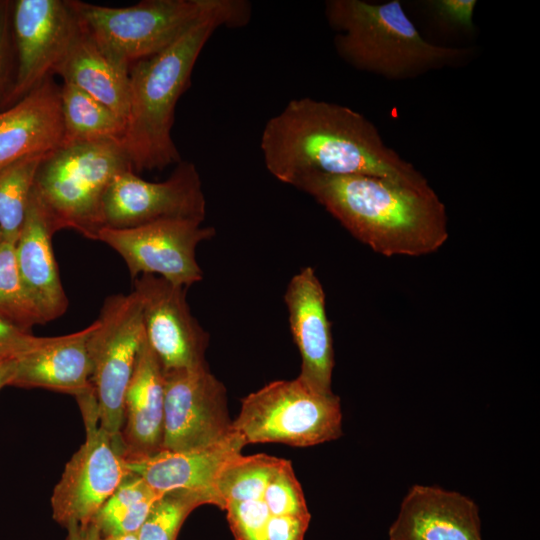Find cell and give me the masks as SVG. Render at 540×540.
Here are the masks:
<instances>
[{
    "label": "cell",
    "mask_w": 540,
    "mask_h": 540,
    "mask_svg": "<svg viewBox=\"0 0 540 540\" xmlns=\"http://www.w3.org/2000/svg\"><path fill=\"white\" fill-rule=\"evenodd\" d=\"M260 149L265 167L293 186L309 174L368 175L419 189L426 178L387 146L363 114L309 97L292 99L265 124Z\"/></svg>",
    "instance_id": "cell-1"
},
{
    "label": "cell",
    "mask_w": 540,
    "mask_h": 540,
    "mask_svg": "<svg viewBox=\"0 0 540 540\" xmlns=\"http://www.w3.org/2000/svg\"><path fill=\"white\" fill-rule=\"evenodd\" d=\"M293 186L313 197L354 238L386 257L431 254L449 237L445 205L432 187L317 173Z\"/></svg>",
    "instance_id": "cell-2"
},
{
    "label": "cell",
    "mask_w": 540,
    "mask_h": 540,
    "mask_svg": "<svg viewBox=\"0 0 540 540\" xmlns=\"http://www.w3.org/2000/svg\"><path fill=\"white\" fill-rule=\"evenodd\" d=\"M221 27L218 20L201 22L129 69V111L121 144L134 172L162 170L182 161L171 135L176 104L190 85L203 47Z\"/></svg>",
    "instance_id": "cell-3"
},
{
    "label": "cell",
    "mask_w": 540,
    "mask_h": 540,
    "mask_svg": "<svg viewBox=\"0 0 540 540\" xmlns=\"http://www.w3.org/2000/svg\"><path fill=\"white\" fill-rule=\"evenodd\" d=\"M324 13L336 32L334 47L339 57L357 70L391 80L455 65L471 54L470 49L425 40L398 0H329Z\"/></svg>",
    "instance_id": "cell-4"
},
{
    "label": "cell",
    "mask_w": 540,
    "mask_h": 540,
    "mask_svg": "<svg viewBox=\"0 0 540 540\" xmlns=\"http://www.w3.org/2000/svg\"><path fill=\"white\" fill-rule=\"evenodd\" d=\"M68 2L101 52L127 71L201 22L218 20L225 28H242L252 11L245 0H144L123 8Z\"/></svg>",
    "instance_id": "cell-5"
},
{
    "label": "cell",
    "mask_w": 540,
    "mask_h": 540,
    "mask_svg": "<svg viewBox=\"0 0 540 540\" xmlns=\"http://www.w3.org/2000/svg\"><path fill=\"white\" fill-rule=\"evenodd\" d=\"M126 170L133 168L119 140L66 143L48 153L38 168L33 192L52 231L72 229L97 240L105 227L106 193L115 176Z\"/></svg>",
    "instance_id": "cell-6"
},
{
    "label": "cell",
    "mask_w": 540,
    "mask_h": 540,
    "mask_svg": "<svg viewBox=\"0 0 540 540\" xmlns=\"http://www.w3.org/2000/svg\"><path fill=\"white\" fill-rule=\"evenodd\" d=\"M232 427L245 444L314 446L342 435L340 398L316 392L298 378L273 381L242 400Z\"/></svg>",
    "instance_id": "cell-7"
},
{
    "label": "cell",
    "mask_w": 540,
    "mask_h": 540,
    "mask_svg": "<svg viewBox=\"0 0 540 540\" xmlns=\"http://www.w3.org/2000/svg\"><path fill=\"white\" fill-rule=\"evenodd\" d=\"M145 339L141 304L132 290L107 297L88 337L91 383L100 426L120 439L124 399Z\"/></svg>",
    "instance_id": "cell-8"
},
{
    "label": "cell",
    "mask_w": 540,
    "mask_h": 540,
    "mask_svg": "<svg viewBox=\"0 0 540 540\" xmlns=\"http://www.w3.org/2000/svg\"><path fill=\"white\" fill-rule=\"evenodd\" d=\"M76 400L86 438L67 462L51 496L53 518L66 528L90 523L129 473L120 439L99 424L93 388Z\"/></svg>",
    "instance_id": "cell-9"
},
{
    "label": "cell",
    "mask_w": 540,
    "mask_h": 540,
    "mask_svg": "<svg viewBox=\"0 0 540 540\" xmlns=\"http://www.w3.org/2000/svg\"><path fill=\"white\" fill-rule=\"evenodd\" d=\"M214 235V227L170 219L130 228L103 227L97 240L123 258L132 279L151 274L188 288L203 278L196 248Z\"/></svg>",
    "instance_id": "cell-10"
},
{
    "label": "cell",
    "mask_w": 540,
    "mask_h": 540,
    "mask_svg": "<svg viewBox=\"0 0 540 540\" xmlns=\"http://www.w3.org/2000/svg\"><path fill=\"white\" fill-rule=\"evenodd\" d=\"M163 374L162 450L205 448L235 434L228 415L226 389L207 363Z\"/></svg>",
    "instance_id": "cell-11"
},
{
    "label": "cell",
    "mask_w": 540,
    "mask_h": 540,
    "mask_svg": "<svg viewBox=\"0 0 540 540\" xmlns=\"http://www.w3.org/2000/svg\"><path fill=\"white\" fill-rule=\"evenodd\" d=\"M16 76L0 109L10 107L53 77L80 31L68 0L13 1Z\"/></svg>",
    "instance_id": "cell-12"
},
{
    "label": "cell",
    "mask_w": 540,
    "mask_h": 540,
    "mask_svg": "<svg viewBox=\"0 0 540 540\" xmlns=\"http://www.w3.org/2000/svg\"><path fill=\"white\" fill-rule=\"evenodd\" d=\"M206 199L194 163L181 161L162 182L140 178L133 170L113 179L104 199L105 227L130 228L161 220L202 223Z\"/></svg>",
    "instance_id": "cell-13"
},
{
    "label": "cell",
    "mask_w": 540,
    "mask_h": 540,
    "mask_svg": "<svg viewBox=\"0 0 540 540\" xmlns=\"http://www.w3.org/2000/svg\"><path fill=\"white\" fill-rule=\"evenodd\" d=\"M133 291L141 304L145 338L163 372L206 363L209 335L191 313L186 287L143 274L133 279Z\"/></svg>",
    "instance_id": "cell-14"
},
{
    "label": "cell",
    "mask_w": 540,
    "mask_h": 540,
    "mask_svg": "<svg viewBox=\"0 0 540 540\" xmlns=\"http://www.w3.org/2000/svg\"><path fill=\"white\" fill-rule=\"evenodd\" d=\"M284 302L291 334L301 355V371L297 378L316 392L333 393L331 324L326 313L325 292L312 267L302 268L291 278Z\"/></svg>",
    "instance_id": "cell-15"
},
{
    "label": "cell",
    "mask_w": 540,
    "mask_h": 540,
    "mask_svg": "<svg viewBox=\"0 0 540 540\" xmlns=\"http://www.w3.org/2000/svg\"><path fill=\"white\" fill-rule=\"evenodd\" d=\"M388 540H482L479 508L456 491L414 485L401 502Z\"/></svg>",
    "instance_id": "cell-16"
},
{
    "label": "cell",
    "mask_w": 540,
    "mask_h": 540,
    "mask_svg": "<svg viewBox=\"0 0 540 540\" xmlns=\"http://www.w3.org/2000/svg\"><path fill=\"white\" fill-rule=\"evenodd\" d=\"M64 141L60 86L53 77L10 107L0 109V166L45 155Z\"/></svg>",
    "instance_id": "cell-17"
},
{
    "label": "cell",
    "mask_w": 540,
    "mask_h": 540,
    "mask_svg": "<svg viewBox=\"0 0 540 540\" xmlns=\"http://www.w3.org/2000/svg\"><path fill=\"white\" fill-rule=\"evenodd\" d=\"M243 439L235 432L229 439L209 447L169 451L125 459L130 473L143 478L153 489L164 493L171 490H188L203 495L208 504L214 505V489L223 468L241 454Z\"/></svg>",
    "instance_id": "cell-18"
},
{
    "label": "cell",
    "mask_w": 540,
    "mask_h": 540,
    "mask_svg": "<svg viewBox=\"0 0 540 540\" xmlns=\"http://www.w3.org/2000/svg\"><path fill=\"white\" fill-rule=\"evenodd\" d=\"M53 235L32 189L15 256L23 286L44 324L61 317L69 305L54 257Z\"/></svg>",
    "instance_id": "cell-19"
},
{
    "label": "cell",
    "mask_w": 540,
    "mask_h": 540,
    "mask_svg": "<svg viewBox=\"0 0 540 540\" xmlns=\"http://www.w3.org/2000/svg\"><path fill=\"white\" fill-rule=\"evenodd\" d=\"M164 374L161 363L144 339L124 399L120 444L125 459L153 455L162 450Z\"/></svg>",
    "instance_id": "cell-20"
},
{
    "label": "cell",
    "mask_w": 540,
    "mask_h": 540,
    "mask_svg": "<svg viewBox=\"0 0 540 540\" xmlns=\"http://www.w3.org/2000/svg\"><path fill=\"white\" fill-rule=\"evenodd\" d=\"M93 323L83 330L51 337L45 345L17 358L10 386L44 388L75 397L93 388L88 337Z\"/></svg>",
    "instance_id": "cell-21"
},
{
    "label": "cell",
    "mask_w": 540,
    "mask_h": 540,
    "mask_svg": "<svg viewBox=\"0 0 540 540\" xmlns=\"http://www.w3.org/2000/svg\"><path fill=\"white\" fill-rule=\"evenodd\" d=\"M55 74L106 105L126 124L129 111V71L105 56L81 25Z\"/></svg>",
    "instance_id": "cell-22"
},
{
    "label": "cell",
    "mask_w": 540,
    "mask_h": 540,
    "mask_svg": "<svg viewBox=\"0 0 540 540\" xmlns=\"http://www.w3.org/2000/svg\"><path fill=\"white\" fill-rule=\"evenodd\" d=\"M60 103L63 144L100 139L122 140L125 121L76 86L63 82L60 86Z\"/></svg>",
    "instance_id": "cell-23"
},
{
    "label": "cell",
    "mask_w": 540,
    "mask_h": 540,
    "mask_svg": "<svg viewBox=\"0 0 540 540\" xmlns=\"http://www.w3.org/2000/svg\"><path fill=\"white\" fill-rule=\"evenodd\" d=\"M162 494L129 472L92 521L103 537L137 533Z\"/></svg>",
    "instance_id": "cell-24"
},
{
    "label": "cell",
    "mask_w": 540,
    "mask_h": 540,
    "mask_svg": "<svg viewBox=\"0 0 540 540\" xmlns=\"http://www.w3.org/2000/svg\"><path fill=\"white\" fill-rule=\"evenodd\" d=\"M45 155H32L0 166L1 239L16 243L24 223L35 177Z\"/></svg>",
    "instance_id": "cell-25"
},
{
    "label": "cell",
    "mask_w": 540,
    "mask_h": 540,
    "mask_svg": "<svg viewBox=\"0 0 540 540\" xmlns=\"http://www.w3.org/2000/svg\"><path fill=\"white\" fill-rule=\"evenodd\" d=\"M15 244L0 239V317L30 332L44 323L21 281Z\"/></svg>",
    "instance_id": "cell-26"
},
{
    "label": "cell",
    "mask_w": 540,
    "mask_h": 540,
    "mask_svg": "<svg viewBox=\"0 0 540 540\" xmlns=\"http://www.w3.org/2000/svg\"><path fill=\"white\" fill-rule=\"evenodd\" d=\"M207 499L188 490L164 492L137 532L139 540H176L187 516Z\"/></svg>",
    "instance_id": "cell-27"
},
{
    "label": "cell",
    "mask_w": 540,
    "mask_h": 540,
    "mask_svg": "<svg viewBox=\"0 0 540 540\" xmlns=\"http://www.w3.org/2000/svg\"><path fill=\"white\" fill-rule=\"evenodd\" d=\"M12 9L13 1L0 0V107L10 95L16 76Z\"/></svg>",
    "instance_id": "cell-28"
},
{
    "label": "cell",
    "mask_w": 540,
    "mask_h": 540,
    "mask_svg": "<svg viewBox=\"0 0 540 540\" xmlns=\"http://www.w3.org/2000/svg\"><path fill=\"white\" fill-rule=\"evenodd\" d=\"M435 19L443 26L472 32L475 0H432L426 2Z\"/></svg>",
    "instance_id": "cell-29"
},
{
    "label": "cell",
    "mask_w": 540,
    "mask_h": 540,
    "mask_svg": "<svg viewBox=\"0 0 540 540\" xmlns=\"http://www.w3.org/2000/svg\"><path fill=\"white\" fill-rule=\"evenodd\" d=\"M51 337H37L29 331L0 317V357L18 358L50 341Z\"/></svg>",
    "instance_id": "cell-30"
},
{
    "label": "cell",
    "mask_w": 540,
    "mask_h": 540,
    "mask_svg": "<svg viewBox=\"0 0 540 540\" xmlns=\"http://www.w3.org/2000/svg\"><path fill=\"white\" fill-rule=\"evenodd\" d=\"M311 518L279 517L267 527V540H304Z\"/></svg>",
    "instance_id": "cell-31"
},
{
    "label": "cell",
    "mask_w": 540,
    "mask_h": 540,
    "mask_svg": "<svg viewBox=\"0 0 540 540\" xmlns=\"http://www.w3.org/2000/svg\"><path fill=\"white\" fill-rule=\"evenodd\" d=\"M67 531L66 540H103V535L93 521L85 525H70Z\"/></svg>",
    "instance_id": "cell-32"
},
{
    "label": "cell",
    "mask_w": 540,
    "mask_h": 540,
    "mask_svg": "<svg viewBox=\"0 0 540 540\" xmlns=\"http://www.w3.org/2000/svg\"><path fill=\"white\" fill-rule=\"evenodd\" d=\"M17 367V358L3 357L0 358V389L5 386H10Z\"/></svg>",
    "instance_id": "cell-33"
},
{
    "label": "cell",
    "mask_w": 540,
    "mask_h": 540,
    "mask_svg": "<svg viewBox=\"0 0 540 540\" xmlns=\"http://www.w3.org/2000/svg\"><path fill=\"white\" fill-rule=\"evenodd\" d=\"M119 540H139L137 533H130L118 536Z\"/></svg>",
    "instance_id": "cell-34"
},
{
    "label": "cell",
    "mask_w": 540,
    "mask_h": 540,
    "mask_svg": "<svg viewBox=\"0 0 540 540\" xmlns=\"http://www.w3.org/2000/svg\"><path fill=\"white\" fill-rule=\"evenodd\" d=\"M103 540H119V538L118 536L109 535V536H104Z\"/></svg>",
    "instance_id": "cell-35"
},
{
    "label": "cell",
    "mask_w": 540,
    "mask_h": 540,
    "mask_svg": "<svg viewBox=\"0 0 540 540\" xmlns=\"http://www.w3.org/2000/svg\"><path fill=\"white\" fill-rule=\"evenodd\" d=\"M0 239H1V231H0Z\"/></svg>",
    "instance_id": "cell-36"
},
{
    "label": "cell",
    "mask_w": 540,
    "mask_h": 540,
    "mask_svg": "<svg viewBox=\"0 0 540 540\" xmlns=\"http://www.w3.org/2000/svg\"><path fill=\"white\" fill-rule=\"evenodd\" d=\"M0 358H3V357H0Z\"/></svg>",
    "instance_id": "cell-37"
}]
</instances>
